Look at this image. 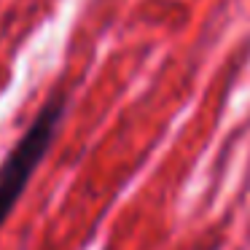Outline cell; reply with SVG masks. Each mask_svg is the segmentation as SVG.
I'll use <instances>...</instances> for the list:
<instances>
[{
    "mask_svg": "<svg viewBox=\"0 0 250 250\" xmlns=\"http://www.w3.org/2000/svg\"><path fill=\"white\" fill-rule=\"evenodd\" d=\"M62 116H65V94L60 92L43 103V108L38 110V116L27 126V132L19 137L14 151L6 156V162L0 164V226L11 215V210L17 207L19 196L24 194L33 172L43 162Z\"/></svg>",
    "mask_w": 250,
    "mask_h": 250,
    "instance_id": "cell-1",
    "label": "cell"
}]
</instances>
